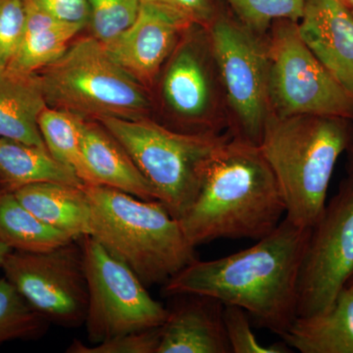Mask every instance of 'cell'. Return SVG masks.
<instances>
[{"label":"cell","mask_w":353,"mask_h":353,"mask_svg":"<svg viewBox=\"0 0 353 353\" xmlns=\"http://www.w3.org/2000/svg\"><path fill=\"white\" fill-rule=\"evenodd\" d=\"M24 2V34L15 57L6 68L30 75L59 59L82 29L52 17L31 0Z\"/></svg>","instance_id":"obj_20"},{"label":"cell","mask_w":353,"mask_h":353,"mask_svg":"<svg viewBox=\"0 0 353 353\" xmlns=\"http://www.w3.org/2000/svg\"><path fill=\"white\" fill-rule=\"evenodd\" d=\"M225 330L232 353H288L289 345L283 343L263 345L253 334L248 313L236 305H224Z\"/></svg>","instance_id":"obj_27"},{"label":"cell","mask_w":353,"mask_h":353,"mask_svg":"<svg viewBox=\"0 0 353 353\" xmlns=\"http://www.w3.org/2000/svg\"><path fill=\"white\" fill-rule=\"evenodd\" d=\"M353 279V174L311 230L297 285V317L328 310Z\"/></svg>","instance_id":"obj_10"},{"label":"cell","mask_w":353,"mask_h":353,"mask_svg":"<svg viewBox=\"0 0 353 353\" xmlns=\"http://www.w3.org/2000/svg\"><path fill=\"white\" fill-rule=\"evenodd\" d=\"M83 189L92 208L90 236L128 265L146 287L166 284L197 259L196 248L162 202L105 185Z\"/></svg>","instance_id":"obj_4"},{"label":"cell","mask_w":353,"mask_h":353,"mask_svg":"<svg viewBox=\"0 0 353 353\" xmlns=\"http://www.w3.org/2000/svg\"><path fill=\"white\" fill-rule=\"evenodd\" d=\"M26 24L24 0H0V67L6 68L19 48Z\"/></svg>","instance_id":"obj_29"},{"label":"cell","mask_w":353,"mask_h":353,"mask_svg":"<svg viewBox=\"0 0 353 353\" xmlns=\"http://www.w3.org/2000/svg\"><path fill=\"white\" fill-rule=\"evenodd\" d=\"M82 153L90 178L88 185H105L145 201H158L152 183L99 121L83 120Z\"/></svg>","instance_id":"obj_16"},{"label":"cell","mask_w":353,"mask_h":353,"mask_svg":"<svg viewBox=\"0 0 353 353\" xmlns=\"http://www.w3.org/2000/svg\"><path fill=\"white\" fill-rule=\"evenodd\" d=\"M52 17L83 29L90 18V0H31Z\"/></svg>","instance_id":"obj_31"},{"label":"cell","mask_w":353,"mask_h":353,"mask_svg":"<svg viewBox=\"0 0 353 353\" xmlns=\"http://www.w3.org/2000/svg\"><path fill=\"white\" fill-rule=\"evenodd\" d=\"M18 201L46 224L81 239L90 236L92 208L82 187L67 183H32L14 192Z\"/></svg>","instance_id":"obj_19"},{"label":"cell","mask_w":353,"mask_h":353,"mask_svg":"<svg viewBox=\"0 0 353 353\" xmlns=\"http://www.w3.org/2000/svg\"><path fill=\"white\" fill-rule=\"evenodd\" d=\"M299 34L330 74L353 94V14L341 0H306Z\"/></svg>","instance_id":"obj_14"},{"label":"cell","mask_w":353,"mask_h":353,"mask_svg":"<svg viewBox=\"0 0 353 353\" xmlns=\"http://www.w3.org/2000/svg\"><path fill=\"white\" fill-rule=\"evenodd\" d=\"M127 150L176 220L194 203L209 160L231 134H189L141 119L95 120Z\"/></svg>","instance_id":"obj_6"},{"label":"cell","mask_w":353,"mask_h":353,"mask_svg":"<svg viewBox=\"0 0 353 353\" xmlns=\"http://www.w3.org/2000/svg\"><path fill=\"white\" fill-rule=\"evenodd\" d=\"M352 137L353 122L345 118L270 116L259 146L277 179L288 220L303 228L317 223L334 167Z\"/></svg>","instance_id":"obj_3"},{"label":"cell","mask_w":353,"mask_h":353,"mask_svg":"<svg viewBox=\"0 0 353 353\" xmlns=\"http://www.w3.org/2000/svg\"><path fill=\"white\" fill-rule=\"evenodd\" d=\"M77 240L48 252L12 250L2 265L4 277L50 323L85 324L88 304L82 245Z\"/></svg>","instance_id":"obj_11"},{"label":"cell","mask_w":353,"mask_h":353,"mask_svg":"<svg viewBox=\"0 0 353 353\" xmlns=\"http://www.w3.org/2000/svg\"><path fill=\"white\" fill-rule=\"evenodd\" d=\"M312 228L284 218L272 233L246 250L185 266L164 284L167 296L201 294L236 305L283 336L297 317L299 271Z\"/></svg>","instance_id":"obj_1"},{"label":"cell","mask_w":353,"mask_h":353,"mask_svg":"<svg viewBox=\"0 0 353 353\" xmlns=\"http://www.w3.org/2000/svg\"><path fill=\"white\" fill-rule=\"evenodd\" d=\"M284 215V197L260 146L231 137L209 160L194 203L178 221L196 248L218 239L259 241Z\"/></svg>","instance_id":"obj_2"},{"label":"cell","mask_w":353,"mask_h":353,"mask_svg":"<svg viewBox=\"0 0 353 353\" xmlns=\"http://www.w3.org/2000/svg\"><path fill=\"white\" fill-rule=\"evenodd\" d=\"M50 324L6 277L0 279V345L16 340H38Z\"/></svg>","instance_id":"obj_24"},{"label":"cell","mask_w":353,"mask_h":353,"mask_svg":"<svg viewBox=\"0 0 353 353\" xmlns=\"http://www.w3.org/2000/svg\"><path fill=\"white\" fill-rule=\"evenodd\" d=\"M183 297L161 327L157 353H232L223 320L224 304L201 294Z\"/></svg>","instance_id":"obj_15"},{"label":"cell","mask_w":353,"mask_h":353,"mask_svg":"<svg viewBox=\"0 0 353 353\" xmlns=\"http://www.w3.org/2000/svg\"><path fill=\"white\" fill-rule=\"evenodd\" d=\"M37 74L48 106L85 120L141 119L152 108L141 83L92 36L71 43L59 59Z\"/></svg>","instance_id":"obj_5"},{"label":"cell","mask_w":353,"mask_h":353,"mask_svg":"<svg viewBox=\"0 0 353 353\" xmlns=\"http://www.w3.org/2000/svg\"><path fill=\"white\" fill-rule=\"evenodd\" d=\"M343 3H345L348 8H353V0H341Z\"/></svg>","instance_id":"obj_34"},{"label":"cell","mask_w":353,"mask_h":353,"mask_svg":"<svg viewBox=\"0 0 353 353\" xmlns=\"http://www.w3.org/2000/svg\"><path fill=\"white\" fill-rule=\"evenodd\" d=\"M83 118L69 111L46 106L39 115V127L48 152L72 169L85 185L90 178L82 153Z\"/></svg>","instance_id":"obj_23"},{"label":"cell","mask_w":353,"mask_h":353,"mask_svg":"<svg viewBox=\"0 0 353 353\" xmlns=\"http://www.w3.org/2000/svg\"><path fill=\"white\" fill-rule=\"evenodd\" d=\"M11 252H12V250L0 241V268H2V265L6 261L7 255Z\"/></svg>","instance_id":"obj_32"},{"label":"cell","mask_w":353,"mask_h":353,"mask_svg":"<svg viewBox=\"0 0 353 353\" xmlns=\"http://www.w3.org/2000/svg\"><path fill=\"white\" fill-rule=\"evenodd\" d=\"M350 10H352V12L353 14V8H350Z\"/></svg>","instance_id":"obj_35"},{"label":"cell","mask_w":353,"mask_h":353,"mask_svg":"<svg viewBox=\"0 0 353 353\" xmlns=\"http://www.w3.org/2000/svg\"><path fill=\"white\" fill-rule=\"evenodd\" d=\"M141 6V0H90V36L110 43L134 24Z\"/></svg>","instance_id":"obj_26"},{"label":"cell","mask_w":353,"mask_h":353,"mask_svg":"<svg viewBox=\"0 0 353 353\" xmlns=\"http://www.w3.org/2000/svg\"><path fill=\"white\" fill-rule=\"evenodd\" d=\"M347 157H348V173L353 174V137L352 141H350V146H348L347 150Z\"/></svg>","instance_id":"obj_33"},{"label":"cell","mask_w":353,"mask_h":353,"mask_svg":"<svg viewBox=\"0 0 353 353\" xmlns=\"http://www.w3.org/2000/svg\"><path fill=\"white\" fill-rule=\"evenodd\" d=\"M268 32L271 115L334 116L353 122V94L309 50L297 23L278 21Z\"/></svg>","instance_id":"obj_8"},{"label":"cell","mask_w":353,"mask_h":353,"mask_svg":"<svg viewBox=\"0 0 353 353\" xmlns=\"http://www.w3.org/2000/svg\"><path fill=\"white\" fill-rule=\"evenodd\" d=\"M46 106L38 74L0 67V138L48 150L39 127Z\"/></svg>","instance_id":"obj_17"},{"label":"cell","mask_w":353,"mask_h":353,"mask_svg":"<svg viewBox=\"0 0 353 353\" xmlns=\"http://www.w3.org/2000/svg\"><path fill=\"white\" fill-rule=\"evenodd\" d=\"M187 18L192 24L208 27L216 17V0H141Z\"/></svg>","instance_id":"obj_30"},{"label":"cell","mask_w":353,"mask_h":353,"mask_svg":"<svg viewBox=\"0 0 353 353\" xmlns=\"http://www.w3.org/2000/svg\"><path fill=\"white\" fill-rule=\"evenodd\" d=\"M233 138L259 145L271 116L266 41L219 13L208 26Z\"/></svg>","instance_id":"obj_7"},{"label":"cell","mask_w":353,"mask_h":353,"mask_svg":"<svg viewBox=\"0 0 353 353\" xmlns=\"http://www.w3.org/2000/svg\"><path fill=\"white\" fill-rule=\"evenodd\" d=\"M44 182L85 185L75 172L46 148L0 138V190L14 192L26 185Z\"/></svg>","instance_id":"obj_21"},{"label":"cell","mask_w":353,"mask_h":353,"mask_svg":"<svg viewBox=\"0 0 353 353\" xmlns=\"http://www.w3.org/2000/svg\"><path fill=\"white\" fill-rule=\"evenodd\" d=\"M208 29V28H206ZM176 46L162 82V94L176 118L196 134H220L229 117L208 31Z\"/></svg>","instance_id":"obj_12"},{"label":"cell","mask_w":353,"mask_h":353,"mask_svg":"<svg viewBox=\"0 0 353 353\" xmlns=\"http://www.w3.org/2000/svg\"><path fill=\"white\" fill-rule=\"evenodd\" d=\"M194 26L179 14L141 2L134 24L104 46L128 73L141 83H150L176 50L181 37Z\"/></svg>","instance_id":"obj_13"},{"label":"cell","mask_w":353,"mask_h":353,"mask_svg":"<svg viewBox=\"0 0 353 353\" xmlns=\"http://www.w3.org/2000/svg\"><path fill=\"white\" fill-rule=\"evenodd\" d=\"M234 17L260 37L269 32L278 21L299 23L306 0H225Z\"/></svg>","instance_id":"obj_25"},{"label":"cell","mask_w":353,"mask_h":353,"mask_svg":"<svg viewBox=\"0 0 353 353\" xmlns=\"http://www.w3.org/2000/svg\"><path fill=\"white\" fill-rule=\"evenodd\" d=\"M161 327L119 334L94 345H85L81 341H74L67 348V352L157 353L161 338Z\"/></svg>","instance_id":"obj_28"},{"label":"cell","mask_w":353,"mask_h":353,"mask_svg":"<svg viewBox=\"0 0 353 353\" xmlns=\"http://www.w3.org/2000/svg\"><path fill=\"white\" fill-rule=\"evenodd\" d=\"M82 239L88 290L85 325L90 343L163 326L168 309L152 299L132 269L92 236Z\"/></svg>","instance_id":"obj_9"},{"label":"cell","mask_w":353,"mask_h":353,"mask_svg":"<svg viewBox=\"0 0 353 353\" xmlns=\"http://www.w3.org/2000/svg\"><path fill=\"white\" fill-rule=\"evenodd\" d=\"M77 239L46 224L14 192L0 190V241L12 250L48 252Z\"/></svg>","instance_id":"obj_22"},{"label":"cell","mask_w":353,"mask_h":353,"mask_svg":"<svg viewBox=\"0 0 353 353\" xmlns=\"http://www.w3.org/2000/svg\"><path fill=\"white\" fill-rule=\"evenodd\" d=\"M283 341L301 353H353V279L328 310L296 317Z\"/></svg>","instance_id":"obj_18"}]
</instances>
